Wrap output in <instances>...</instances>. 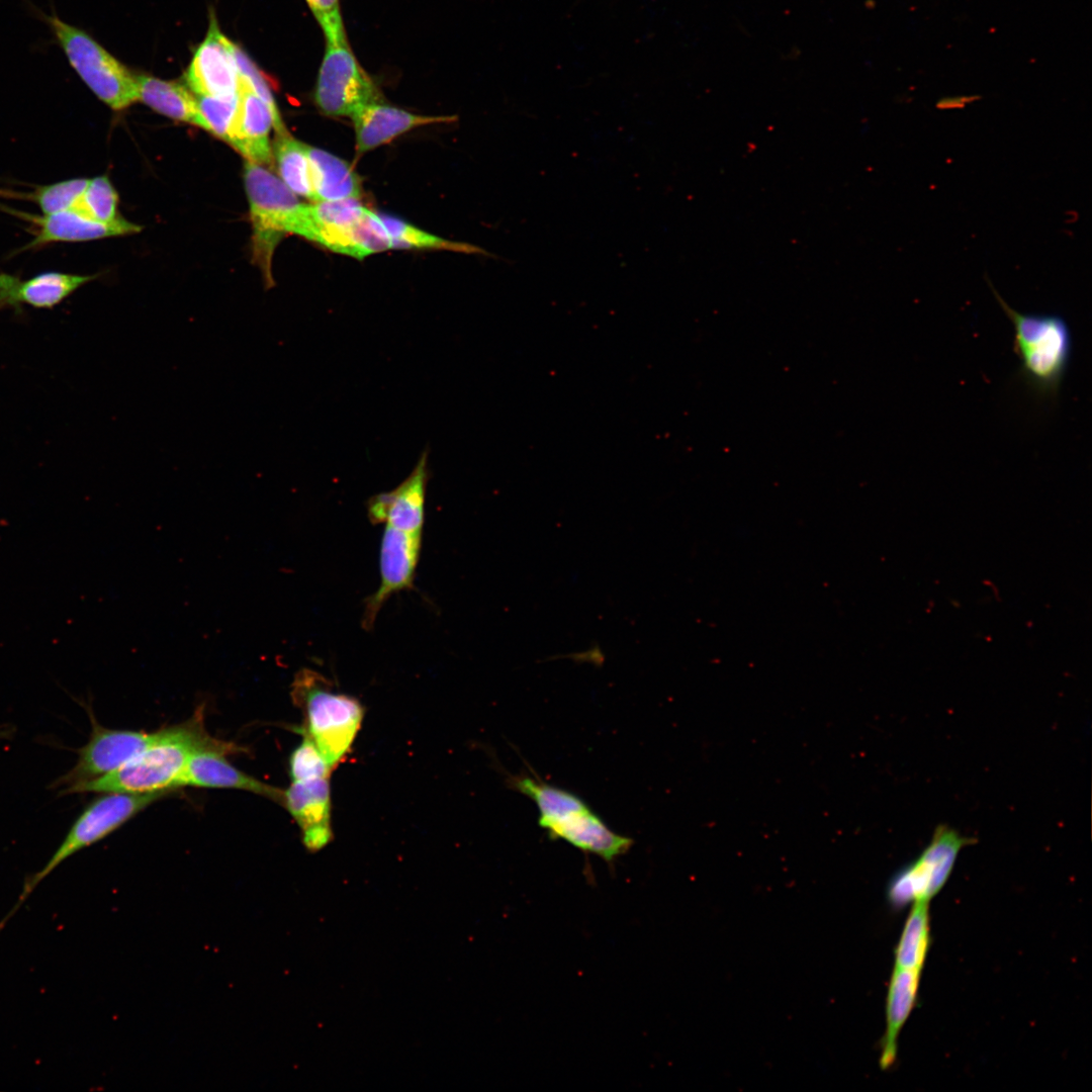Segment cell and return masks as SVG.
Returning a JSON list of instances; mask_svg holds the SVG:
<instances>
[{"label":"cell","instance_id":"6da1fadb","mask_svg":"<svg viewBox=\"0 0 1092 1092\" xmlns=\"http://www.w3.org/2000/svg\"><path fill=\"white\" fill-rule=\"evenodd\" d=\"M217 742L219 740L205 733L202 719L194 716L183 724L157 731L151 744L126 763L73 788L68 794H146L171 791L179 787L191 754Z\"/></svg>","mask_w":1092,"mask_h":1092},{"label":"cell","instance_id":"7a4b0ae2","mask_svg":"<svg viewBox=\"0 0 1092 1092\" xmlns=\"http://www.w3.org/2000/svg\"><path fill=\"white\" fill-rule=\"evenodd\" d=\"M508 784L536 804L538 824L552 839L564 840L608 862L626 853L633 844L631 838L613 831L580 797L537 775L511 776Z\"/></svg>","mask_w":1092,"mask_h":1092},{"label":"cell","instance_id":"3957f363","mask_svg":"<svg viewBox=\"0 0 1092 1092\" xmlns=\"http://www.w3.org/2000/svg\"><path fill=\"white\" fill-rule=\"evenodd\" d=\"M244 181L253 226V253L263 273L265 287L275 285L271 258L283 235L292 234L312 242L309 204L302 203L283 181L263 165L246 161Z\"/></svg>","mask_w":1092,"mask_h":1092},{"label":"cell","instance_id":"277c9868","mask_svg":"<svg viewBox=\"0 0 1092 1092\" xmlns=\"http://www.w3.org/2000/svg\"><path fill=\"white\" fill-rule=\"evenodd\" d=\"M986 281L1013 326V351L1020 364V376L1040 396L1057 395L1073 352L1069 324L1060 314L1020 312Z\"/></svg>","mask_w":1092,"mask_h":1092},{"label":"cell","instance_id":"5b68a950","mask_svg":"<svg viewBox=\"0 0 1092 1092\" xmlns=\"http://www.w3.org/2000/svg\"><path fill=\"white\" fill-rule=\"evenodd\" d=\"M291 696L304 714L302 732L333 768L356 738L364 716L362 704L352 696L332 691L329 681L309 668L296 673Z\"/></svg>","mask_w":1092,"mask_h":1092},{"label":"cell","instance_id":"8992f818","mask_svg":"<svg viewBox=\"0 0 1092 1092\" xmlns=\"http://www.w3.org/2000/svg\"><path fill=\"white\" fill-rule=\"evenodd\" d=\"M35 15L49 27L71 68L95 96L113 110H122L136 101L135 75L84 29L33 7Z\"/></svg>","mask_w":1092,"mask_h":1092},{"label":"cell","instance_id":"52a82bcc","mask_svg":"<svg viewBox=\"0 0 1092 1092\" xmlns=\"http://www.w3.org/2000/svg\"><path fill=\"white\" fill-rule=\"evenodd\" d=\"M169 792L171 791L146 794L105 793L91 802L75 820L66 837L43 868L25 880L17 903L1 920L0 930L35 887L63 861L81 849L100 841Z\"/></svg>","mask_w":1092,"mask_h":1092},{"label":"cell","instance_id":"ba28073f","mask_svg":"<svg viewBox=\"0 0 1092 1092\" xmlns=\"http://www.w3.org/2000/svg\"><path fill=\"white\" fill-rule=\"evenodd\" d=\"M309 206L312 242L359 260L390 250L379 213L364 206L359 199L312 202Z\"/></svg>","mask_w":1092,"mask_h":1092},{"label":"cell","instance_id":"9c48e42d","mask_svg":"<svg viewBox=\"0 0 1092 1092\" xmlns=\"http://www.w3.org/2000/svg\"><path fill=\"white\" fill-rule=\"evenodd\" d=\"M975 842L948 825L936 826L916 859L891 878L887 888L891 906L899 909L911 902H929L947 882L960 851Z\"/></svg>","mask_w":1092,"mask_h":1092},{"label":"cell","instance_id":"30bf717a","mask_svg":"<svg viewBox=\"0 0 1092 1092\" xmlns=\"http://www.w3.org/2000/svg\"><path fill=\"white\" fill-rule=\"evenodd\" d=\"M314 101L324 114L333 117H351L360 107L383 101L381 92L358 63L347 38L326 41Z\"/></svg>","mask_w":1092,"mask_h":1092},{"label":"cell","instance_id":"8fae6325","mask_svg":"<svg viewBox=\"0 0 1092 1092\" xmlns=\"http://www.w3.org/2000/svg\"><path fill=\"white\" fill-rule=\"evenodd\" d=\"M92 730L81 747L75 765L53 784L66 795L73 788L113 771L142 752L156 738L157 732L110 729L91 715Z\"/></svg>","mask_w":1092,"mask_h":1092},{"label":"cell","instance_id":"7c38bea8","mask_svg":"<svg viewBox=\"0 0 1092 1092\" xmlns=\"http://www.w3.org/2000/svg\"><path fill=\"white\" fill-rule=\"evenodd\" d=\"M380 546V585L365 600L362 627L369 631L387 600L412 588L422 549V532L411 533L385 525Z\"/></svg>","mask_w":1092,"mask_h":1092},{"label":"cell","instance_id":"4fadbf2b","mask_svg":"<svg viewBox=\"0 0 1092 1092\" xmlns=\"http://www.w3.org/2000/svg\"><path fill=\"white\" fill-rule=\"evenodd\" d=\"M185 80L187 87L200 96L240 93L242 80L234 56V43L220 31L213 17L204 40L193 55Z\"/></svg>","mask_w":1092,"mask_h":1092},{"label":"cell","instance_id":"5bb4252c","mask_svg":"<svg viewBox=\"0 0 1092 1092\" xmlns=\"http://www.w3.org/2000/svg\"><path fill=\"white\" fill-rule=\"evenodd\" d=\"M429 450L425 449L410 475L395 488L372 495L367 502V516L374 525L418 533L425 521V502L429 480Z\"/></svg>","mask_w":1092,"mask_h":1092},{"label":"cell","instance_id":"9a60e30c","mask_svg":"<svg viewBox=\"0 0 1092 1092\" xmlns=\"http://www.w3.org/2000/svg\"><path fill=\"white\" fill-rule=\"evenodd\" d=\"M234 751H236V745L221 741L197 749L187 761L179 787L244 790L281 804L282 790L241 771L226 760L225 753Z\"/></svg>","mask_w":1092,"mask_h":1092},{"label":"cell","instance_id":"2e32d148","mask_svg":"<svg viewBox=\"0 0 1092 1092\" xmlns=\"http://www.w3.org/2000/svg\"><path fill=\"white\" fill-rule=\"evenodd\" d=\"M281 805L297 822L308 850H320L331 841L330 777L291 782L283 791Z\"/></svg>","mask_w":1092,"mask_h":1092},{"label":"cell","instance_id":"e0dca14e","mask_svg":"<svg viewBox=\"0 0 1092 1092\" xmlns=\"http://www.w3.org/2000/svg\"><path fill=\"white\" fill-rule=\"evenodd\" d=\"M350 118L355 129L357 153L364 154L413 128L452 122L456 116L420 115L376 101L360 107Z\"/></svg>","mask_w":1092,"mask_h":1092},{"label":"cell","instance_id":"ac0fdd59","mask_svg":"<svg viewBox=\"0 0 1092 1092\" xmlns=\"http://www.w3.org/2000/svg\"><path fill=\"white\" fill-rule=\"evenodd\" d=\"M22 216L35 225L34 239L26 246V249L51 243L85 242L134 234L142 229L141 225L120 216L109 222H101L72 208L41 216L23 213Z\"/></svg>","mask_w":1092,"mask_h":1092},{"label":"cell","instance_id":"d6986e66","mask_svg":"<svg viewBox=\"0 0 1092 1092\" xmlns=\"http://www.w3.org/2000/svg\"><path fill=\"white\" fill-rule=\"evenodd\" d=\"M275 118L268 105L247 85L242 83L240 106L229 143L246 161L267 166L273 162L270 143Z\"/></svg>","mask_w":1092,"mask_h":1092},{"label":"cell","instance_id":"ffe728a7","mask_svg":"<svg viewBox=\"0 0 1092 1092\" xmlns=\"http://www.w3.org/2000/svg\"><path fill=\"white\" fill-rule=\"evenodd\" d=\"M96 275H74L59 272L39 274L28 280L0 274V306L27 303L36 307H51Z\"/></svg>","mask_w":1092,"mask_h":1092},{"label":"cell","instance_id":"44dd1931","mask_svg":"<svg viewBox=\"0 0 1092 1092\" xmlns=\"http://www.w3.org/2000/svg\"><path fill=\"white\" fill-rule=\"evenodd\" d=\"M921 973L894 967L886 1001V1031L882 1039L880 1066L890 1068L896 1061L898 1037L917 998Z\"/></svg>","mask_w":1092,"mask_h":1092},{"label":"cell","instance_id":"7402d4cb","mask_svg":"<svg viewBox=\"0 0 1092 1092\" xmlns=\"http://www.w3.org/2000/svg\"><path fill=\"white\" fill-rule=\"evenodd\" d=\"M314 202L359 199L360 177L345 160L306 145Z\"/></svg>","mask_w":1092,"mask_h":1092},{"label":"cell","instance_id":"603a6c76","mask_svg":"<svg viewBox=\"0 0 1092 1092\" xmlns=\"http://www.w3.org/2000/svg\"><path fill=\"white\" fill-rule=\"evenodd\" d=\"M136 100L174 120L197 123L196 97L185 85L147 75H135Z\"/></svg>","mask_w":1092,"mask_h":1092},{"label":"cell","instance_id":"cb8c5ba5","mask_svg":"<svg viewBox=\"0 0 1092 1092\" xmlns=\"http://www.w3.org/2000/svg\"><path fill=\"white\" fill-rule=\"evenodd\" d=\"M279 178L296 195L314 202L306 144L294 139L287 129L276 132L272 147Z\"/></svg>","mask_w":1092,"mask_h":1092},{"label":"cell","instance_id":"d4e9b609","mask_svg":"<svg viewBox=\"0 0 1092 1092\" xmlns=\"http://www.w3.org/2000/svg\"><path fill=\"white\" fill-rule=\"evenodd\" d=\"M929 945V902L917 901L913 903L897 944L895 967L922 972Z\"/></svg>","mask_w":1092,"mask_h":1092},{"label":"cell","instance_id":"484cf974","mask_svg":"<svg viewBox=\"0 0 1092 1092\" xmlns=\"http://www.w3.org/2000/svg\"><path fill=\"white\" fill-rule=\"evenodd\" d=\"M379 216L389 238L390 249L447 250L465 254H486L477 246L443 239L399 218L387 214H379Z\"/></svg>","mask_w":1092,"mask_h":1092},{"label":"cell","instance_id":"4316f807","mask_svg":"<svg viewBox=\"0 0 1092 1092\" xmlns=\"http://www.w3.org/2000/svg\"><path fill=\"white\" fill-rule=\"evenodd\" d=\"M196 125L229 143L240 106V93L229 96L196 95Z\"/></svg>","mask_w":1092,"mask_h":1092},{"label":"cell","instance_id":"83f0119b","mask_svg":"<svg viewBox=\"0 0 1092 1092\" xmlns=\"http://www.w3.org/2000/svg\"><path fill=\"white\" fill-rule=\"evenodd\" d=\"M118 195L107 176L91 180L72 209L101 222L117 218Z\"/></svg>","mask_w":1092,"mask_h":1092},{"label":"cell","instance_id":"f1b7e54d","mask_svg":"<svg viewBox=\"0 0 1092 1092\" xmlns=\"http://www.w3.org/2000/svg\"><path fill=\"white\" fill-rule=\"evenodd\" d=\"M89 179L76 178L37 187L25 194L34 201L44 215L71 209L85 191Z\"/></svg>","mask_w":1092,"mask_h":1092},{"label":"cell","instance_id":"f546056e","mask_svg":"<svg viewBox=\"0 0 1092 1092\" xmlns=\"http://www.w3.org/2000/svg\"><path fill=\"white\" fill-rule=\"evenodd\" d=\"M300 744L292 751L289 771L292 782L330 777L332 767L321 754L310 737L302 732Z\"/></svg>","mask_w":1092,"mask_h":1092},{"label":"cell","instance_id":"4dcf8cb0","mask_svg":"<svg viewBox=\"0 0 1092 1092\" xmlns=\"http://www.w3.org/2000/svg\"><path fill=\"white\" fill-rule=\"evenodd\" d=\"M234 56L237 62V67L241 76L242 83L247 85L255 94H257L270 108L275 118V131L280 132L286 127L281 119V115L271 88L267 82L264 74L258 69L256 64L248 57V55L234 43Z\"/></svg>","mask_w":1092,"mask_h":1092},{"label":"cell","instance_id":"1f68e13d","mask_svg":"<svg viewBox=\"0 0 1092 1092\" xmlns=\"http://www.w3.org/2000/svg\"><path fill=\"white\" fill-rule=\"evenodd\" d=\"M322 27L326 41L347 38L340 10V0H306Z\"/></svg>","mask_w":1092,"mask_h":1092},{"label":"cell","instance_id":"d6a6232c","mask_svg":"<svg viewBox=\"0 0 1092 1092\" xmlns=\"http://www.w3.org/2000/svg\"><path fill=\"white\" fill-rule=\"evenodd\" d=\"M7 735H8V730L4 729V728H0V738L6 737Z\"/></svg>","mask_w":1092,"mask_h":1092}]
</instances>
